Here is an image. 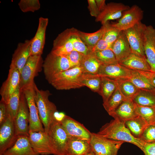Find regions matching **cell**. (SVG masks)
<instances>
[{"label": "cell", "mask_w": 155, "mask_h": 155, "mask_svg": "<svg viewBox=\"0 0 155 155\" xmlns=\"http://www.w3.org/2000/svg\"><path fill=\"white\" fill-rule=\"evenodd\" d=\"M84 55L80 52L73 50L64 56L66 57L69 60L74 67L80 66Z\"/></svg>", "instance_id": "43"}, {"label": "cell", "mask_w": 155, "mask_h": 155, "mask_svg": "<svg viewBox=\"0 0 155 155\" xmlns=\"http://www.w3.org/2000/svg\"><path fill=\"white\" fill-rule=\"evenodd\" d=\"M34 98L40 119L47 133L50 126L55 119V114L58 112L55 105L49 99L51 95L48 90H40L34 85Z\"/></svg>", "instance_id": "2"}, {"label": "cell", "mask_w": 155, "mask_h": 155, "mask_svg": "<svg viewBox=\"0 0 155 155\" xmlns=\"http://www.w3.org/2000/svg\"><path fill=\"white\" fill-rule=\"evenodd\" d=\"M32 39L19 43L12 55L10 67H14L20 72L31 56Z\"/></svg>", "instance_id": "17"}, {"label": "cell", "mask_w": 155, "mask_h": 155, "mask_svg": "<svg viewBox=\"0 0 155 155\" xmlns=\"http://www.w3.org/2000/svg\"><path fill=\"white\" fill-rule=\"evenodd\" d=\"M142 151L145 155H155V142L145 143Z\"/></svg>", "instance_id": "47"}, {"label": "cell", "mask_w": 155, "mask_h": 155, "mask_svg": "<svg viewBox=\"0 0 155 155\" xmlns=\"http://www.w3.org/2000/svg\"><path fill=\"white\" fill-rule=\"evenodd\" d=\"M111 45L101 38L91 50V52L101 51L110 49Z\"/></svg>", "instance_id": "45"}, {"label": "cell", "mask_w": 155, "mask_h": 155, "mask_svg": "<svg viewBox=\"0 0 155 155\" xmlns=\"http://www.w3.org/2000/svg\"><path fill=\"white\" fill-rule=\"evenodd\" d=\"M144 47L151 72L155 73V29L151 25L146 27L144 34Z\"/></svg>", "instance_id": "16"}, {"label": "cell", "mask_w": 155, "mask_h": 155, "mask_svg": "<svg viewBox=\"0 0 155 155\" xmlns=\"http://www.w3.org/2000/svg\"><path fill=\"white\" fill-rule=\"evenodd\" d=\"M136 106L132 100L126 99L114 111L108 114L114 119L125 122L139 115L136 111Z\"/></svg>", "instance_id": "23"}, {"label": "cell", "mask_w": 155, "mask_h": 155, "mask_svg": "<svg viewBox=\"0 0 155 155\" xmlns=\"http://www.w3.org/2000/svg\"><path fill=\"white\" fill-rule=\"evenodd\" d=\"M20 73L18 69L10 67L7 79L3 83L0 90L1 100L6 104L19 86Z\"/></svg>", "instance_id": "15"}, {"label": "cell", "mask_w": 155, "mask_h": 155, "mask_svg": "<svg viewBox=\"0 0 155 155\" xmlns=\"http://www.w3.org/2000/svg\"><path fill=\"white\" fill-rule=\"evenodd\" d=\"M47 133L53 150V155H66L69 137L60 121L55 118L50 125Z\"/></svg>", "instance_id": "4"}, {"label": "cell", "mask_w": 155, "mask_h": 155, "mask_svg": "<svg viewBox=\"0 0 155 155\" xmlns=\"http://www.w3.org/2000/svg\"><path fill=\"white\" fill-rule=\"evenodd\" d=\"M69 35L70 28L59 34L53 41V47L51 52L57 55L65 56L73 51Z\"/></svg>", "instance_id": "22"}, {"label": "cell", "mask_w": 155, "mask_h": 155, "mask_svg": "<svg viewBox=\"0 0 155 155\" xmlns=\"http://www.w3.org/2000/svg\"><path fill=\"white\" fill-rule=\"evenodd\" d=\"M29 119V110L27 101L23 92L21 91L18 112L14 120L16 135L28 136Z\"/></svg>", "instance_id": "11"}, {"label": "cell", "mask_w": 155, "mask_h": 155, "mask_svg": "<svg viewBox=\"0 0 155 155\" xmlns=\"http://www.w3.org/2000/svg\"><path fill=\"white\" fill-rule=\"evenodd\" d=\"M88 8L91 16L96 18L100 13L95 0H88Z\"/></svg>", "instance_id": "46"}, {"label": "cell", "mask_w": 155, "mask_h": 155, "mask_svg": "<svg viewBox=\"0 0 155 155\" xmlns=\"http://www.w3.org/2000/svg\"><path fill=\"white\" fill-rule=\"evenodd\" d=\"M119 63L131 70L151 72L150 67L146 59L132 53Z\"/></svg>", "instance_id": "27"}, {"label": "cell", "mask_w": 155, "mask_h": 155, "mask_svg": "<svg viewBox=\"0 0 155 155\" xmlns=\"http://www.w3.org/2000/svg\"><path fill=\"white\" fill-rule=\"evenodd\" d=\"M91 151L89 142L79 138L69 137L66 155H86Z\"/></svg>", "instance_id": "26"}, {"label": "cell", "mask_w": 155, "mask_h": 155, "mask_svg": "<svg viewBox=\"0 0 155 155\" xmlns=\"http://www.w3.org/2000/svg\"><path fill=\"white\" fill-rule=\"evenodd\" d=\"M126 99L118 87L107 101L103 105L109 114L114 111Z\"/></svg>", "instance_id": "37"}, {"label": "cell", "mask_w": 155, "mask_h": 155, "mask_svg": "<svg viewBox=\"0 0 155 155\" xmlns=\"http://www.w3.org/2000/svg\"><path fill=\"white\" fill-rule=\"evenodd\" d=\"M110 49L114 53L118 63L129 56L131 49L124 31H122L117 39L112 45Z\"/></svg>", "instance_id": "25"}, {"label": "cell", "mask_w": 155, "mask_h": 155, "mask_svg": "<svg viewBox=\"0 0 155 155\" xmlns=\"http://www.w3.org/2000/svg\"><path fill=\"white\" fill-rule=\"evenodd\" d=\"M59 121L69 137L79 138L90 142L91 133L83 124L65 115Z\"/></svg>", "instance_id": "10"}, {"label": "cell", "mask_w": 155, "mask_h": 155, "mask_svg": "<svg viewBox=\"0 0 155 155\" xmlns=\"http://www.w3.org/2000/svg\"><path fill=\"white\" fill-rule=\"evenodd\" d=\"M70 40L73 46V50L86 55L91 52L80 38L79 30L72 28H70Z\"/></svg>", "instance_id": "35"}, {"label": "cell", "mask_w": 155, "mask_h": 155, "mask_svg": "<svg viewBox=\"0 0 155 155\" xmlns=\"http://www.w3.org/2000/svg\"><path fill=\"white\" fill-rule=\"evenodd\" d=\"M92 53L102 65H109L119 63L114 53L110 49Z\"/></svg>", "instance_id": "38"}, {"label": "cell", "mask_w": 155, "mask_h": 155, "mask_svg": "<svg viewBox=\"0 0 155 155\" xmlns=\"http://www.w3.org/2000/svg\"><path fill=\"white\" fill-rule=\"evenodd\" d=\"M105 24V28L101 38L111 45L118 38L122 31L113 26L108 22Z\"/></svg>", "instance_id": "40"}, {"label": "cell", "mask_w": 155, "mask_h": 155, "mask_svg": "<svg viewBox=\"0 0 155 155\" xmlns=\"http://www.w3.org/2000/svg\"><path fill=\"white\" fill-rule=\"evenodd\" d=\"M0 126V155L11 147L17 138L15 133L13 120L9 116Z\"/></svg>", "instance_id": "14"}, {"label": "cell", "mask_w": 155, "mask_h": 155, "mask_svg": "<svg viewBox=\"0 0 155 155\" xmlns=\"http://www.w3.org/2000/svg\"><path fill=\"white\" fill-rule=\"evenodd\" d=\"M86 155H96L92 151Z\"/></svg>", "instance_id": "50"}, {"label": "cell", "mask_w": 155, "mask_h": 155, "mask_svg": "<svg viewBox=\"0 0 155 155\" xmlns=\"http://www.w3.org/2000/svg\"><path fill=\"white\" fill-rule=\"evenodd\" d=\"M8 116L7 104L1 100L0 102V125L6 120Z\"/></svg>", "instance_id": "44"}, {"label": "cell", "mask_w": 155, "mask_h": 155, "mask_svg": "<svg viewBox=\"0 0 155 155\" xmlns=\"http://www.w3.org/2000/svg\"><path fill=\"white\" fill-rule=\"evenodd\" d=\"M84 73L80 66H76L56 74L47 81L58 90H69L83 87L81 78Z\"/></svg>", "instance_id": "3"}, {"label": "cell", "mask_w": 155, "mask_h": 155, "mask_svg": "<svg viewBox=\"0 0 155 155\" xmlns=\"http://www.w3.org/2000/svg\"><path fill=\"white\" fill-rule=\"evenodd\" d=\"M101 86L99 93L102 98L103 104L106 103L118 86L117 81L101 76Z\"/></svg>", "instance_id": "30"}, {"label": "cell", "mask_w": 155, "mask_h": 155, "mask_svg": "<svg viewBox=\"0 0 155 155\" xmlns=\"http://www.w3.org/2000/svg\"><path fill=\"white\" fill-rule=\"evenodd\" d=\"M152 72L131 70V75L128 79L140 90H154L152 81Z\"/></svg>", "instance_id": "24"}, {"label": "cell", "mask_w": 155, "mask_h": 155, "mask_svg": "<svg viewBox=\"0 0 155 155\" xmlns=\"http://www.w3.org/2000/svg\"><path fill=\"white\" fill-rule=\"evenodd\" d=\"M35 83L24 88L21 91L25 97L29 112V129L32 131H44L39 118L34 98Z\"/></svg>", "instance_id": "9"}, {"label": "cell", "mask_w": 155, "mask_h": 155, "mask_svg": "<svg viewBox=\"0 0 155 155\" xmlns=\"http://www.w3.org/2000/svg\"><path fill=\"white\" fill-rule=\"evenodd\" d=\"M43 61L41 55L30 57L20 73L19 86L21 91L34 83V79L41 71Z\"/></svg>", "instance_id": "6"}, {"label": "cell", "mask_w": 155, "mask_h": 155, "mask_svg": "<svg viewBox=\"0 0 155 155\" xmlns=\"http://www.w3.org/2000/svg\"><path fill=\"white\" fill-rule=\"evenodd\" d=\"M130 7L128 5L121 3H109L96 18L95 21L100 22L103 25L108 22L109 20L120 19L123 12Z\"/></svg>", "instance_id": "18"}, {"label": "cell", "mask_w": 155, "mask_h": 155, "mask_svg": "<svg viewBox=\"0 0 155 155\" xmlns=\"http://www.w3.org/2000/svg\"><path fill=\"white\" fill-rule=\"evenodd\" d=\"M132 100L139 106L155 107V90H140Z\"/></svg>", "instance_id": "29"}, {"label": "cell", "mask_w": 155, "mask_h": 155, "mask_svg": "<svg viewBox=\"0 0 155 155\" xmlns=\"http://www.w3.org/2000/svg\"><path fill=\"white\" fill-rule=\"evenodd\" d=\"M146 26L140 22L133 27L124 31L130 46L131 53L146 58L144 47V38Z\"/></svg>", "instance_id": "7"}, {"label": "cell", "mask_w": 155, "mask_h": 155, "mask_svg": "<svg viewBox=\"0 0 155 155\" xmlns=\"http://www.w3.org/2000/svg\"><path fill=\"white\" fill-rule=\"evenodd\" d=\"M124 142L91 133L90 143L91 151L96 155H117L119 150Z\"/></svg>", "instance_id": "5"}, {"label": "cell", "mask_w": 155, "mask_h": 155, "mask_svg": "<svg viewBox=\"0 0 155 155\" xmlns=\"http://www.w3.org/2000/svg\"><path fill=\"white\" fill-rule=\"evenodd\" d=\"M131 70L119 63L109 65L101 64L97 74L118 81L128 79L131 75Z\"/></svg>", "instance_id": "19"}, {"label": "cell", "mask_w": 155, "mask_h": 155, "mask_svg": "<svg viewBox=\"0 0 155 155\" xmlns=\"http://www.w3.org/2000/svg\"><path fill=\"white\" fill-rule=\"evenodd\" d=\"M100 13L105 9L106 4L105 0H95Z\"/></svg>", "instance_id": "48"}, {"label": "cell", "mask_w": 155, "mask_h": 155, "mask_svg": "<svg viewBox=\"0 0 155 155\" xmlns=\"http://www.w3.org/2000/svg\"><path fill=\"white\" fill-rule=\"evenodd\" d=\"M0 155H40L32 147L28 136H18L14 144Z\"/></svg>", "instance_id": "21"}, {"label": "cell", "mask_w": 155, "mask_h": 155, "mask_svg": "<svg viewBox=\"0 0 155 155\" xmlns=\"http://www.w3.org/2000/svg\"><path fill=\"white\" fill-rule=\"evenodd\" d=\"M21 92L19 86L9 98L6 104L8 115L13 121L18 111Z\"/></svg>", "instance_id": "36"}, {"label": "cell", "mask_w": 155, "mask_h": 155, "mask_svg": "<svg viewBox=\"0 0 155 155\" xmlns=\"http://www.w3.org/2000/svg\"><path fill=\"white\" fill-rule=\"evenodd\" d=\"M18 5L20 10L24 13L34 12L38 10L40 7L38 0H21Z\"/></svg>", "instance_id": "41"}, {"label": "cell", "mask_w": 155, "mask_h": 155, "mask_svg": "<svg viewBox=\"0 0 155 155\" xmlns=\"http://www.w3.org/2000/svg\"><path fill=\"white\" fill-rule=\"evenodd\" d=\"M125 122L118 119H114L102 126L97 133L113 140L131 143L143 151L145 143L133 136L125 126Z\"/></svg>", "instance_id": "1"}, {"label": "cell", "mask_w": 155, "mask_h": 155, "mask_svg": "<svg viewBox=\"0 0 155 155\" xmlns=\"http://www.w3.org/2000/svg\"><path fill=\"white\" fill-rule=\"evenodd\" d=\"M140 139L145 143L155 142V124L148 125L142 133Z\"/></svg>", "instance_id": "42"}, {"label": "cell", "mask_w": 155, "mask_h": 155, "mask_svg": "<svg viewBox=\"0 0 155 155\" xmlns=\"http://www.w3.org/2000/svg\"><path fill=\"white\" fill-rule=\"evenodd\" d=\"M152 78L153 85L155 88V73L152 72Z\"/></svg>", "instance_id": "49"}, {"label": "cell", "mask_w": 155, "mask_h": 155, "mask_svg": "<svg viewBox=\"0 0 155 155\" xmlns=\"http://www.w3.org/2000/svg\"><path fill=\"white\" fill-rule=\"evenodd\" d=\"M48 22L49 19L47 18L40 17L39 18L36 32L34 36L32 39L31 55H41L42 54Z\"/></svg>", "instance_id": "20"}, {"label": "cell", "mask_w": 155, "mask_h": 155, "mask_svg": "<svg viewBox=\"0 0 155 155\" xmlns=\"http://www.w3.org/2000/svg\"><path fill=\"white\" fill-rule=\"evenodd\" d=\"M101 77L98 74L83 73L81 78L83 86H86L92 91L99 93L101 84Z\"/></svg>", "instance_id": "33"}, {"label": "cell", "mask_w": 155, "mask_h": 155, "mask_svg": "<svg viewBox=\"0 0 155 155\" xmlns=\"http://www.w3.org/2000/svg\"><path fill=\"white\" fill-rule=\"evenodd\" d=\"M28 137L31 146L37 153L41 155L53 154L50 139L44 131H29Z\"/></svg>", "instance_id": "13"}, {"label": "cell", "mask_w": 155, "mask_h": 155, "mask_svg": "<svg viewBox=\"0 0 155 155\" xmlns=\"http://www.w3.org/2000/svg\"><path fill=\"white\" fill-rule=\"evenodd\" d=\"M101 65L91 52L84 55L80 66L82 68L84 73L97 74Z\"/></svg>", "instance_id": "31"}, {"label": "cell", "mask_w": 155, "mask_h": 155, "mask_svg": "<svg viewBox=\"0 0 155 155\" xmlns=\"http://www.w3.org/2000/svg\"><path fill=\"white\" fill-rule=\"evenodd\" d=\"M143 17V11L136 5H132L123 12L118 22L111 24L121 31H124L141 22Z\"/></svg>", "instance_id": "12"}, {"label": "cell", "mask_w": 155, "mask_h": 155, "mask_svg": "<svg viewBox=\"0 0 155 155\" xmlns=\"http://www.w3.org/2000/svg\"><path fill=\"white\" fill-rule=\"evenodd\" d=\"M125 124L133 136L139 139L148 125L146 121L140 115L125 121Z\"/></svg>", "instance_id": "28"}, {"label": "cell", "mask_w": 155, "mask_h": 155, "mask_svg": "<svg viewBox=\"0 0 155 155\" xmlns=\"http://www.w3.org/2000/svg\"><path fill=\"white\" fill-rule=\"evenodd\" d=\"M105 28V25L104 24L99 30L94 32L88 33L79 30V34L82 41L91 51L101 38Z\"/></svg>", "instance_id": "32"}, {"label": "cell", "mask_w": 155, "mask_h": 155, "mask_svg": "<svg viewBox=\"0 0 155 155\" xmlns=\"http://www.w3.org/2000/svg\"><path fill=\"white\" fill-rule=\"evenodd\" d=\"M137 114L143 118L148 125L155 124V107L140 106L136 104Z\"/></svg>", "instance_id": "39"}, {"label": "cell", "mask_w": 155, "mask_h": 155, "mask_svg": "<svg viewBox=\"0 0 155 155\" xmlns=\"http://www.w3.org/2000/svg\"><path fill=\"white\" fill-rule=\"evenodd\" d=\"M117 82L119 89L126 99L132 100L140 90L128 79Z\"/></svg>", "instance_id": "34"}, {"label": "cell", "mask_w": 155, "mask_h": 155, "mask_svg": "<svg viewBox=\"0 0 155 155\" xmlns=\"http://www.w3.org/2000/svg\"><path fill=\"white\" fill-rule=\"evenodd\" d=\"M73 67L66 57L57 55L51 52L47 55L42 65L45 78L47 80L53 75Z\"/></svg>", "instance_id": "8"}]
</instances>
